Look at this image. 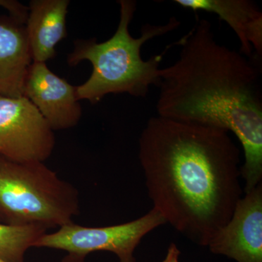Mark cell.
Instances as JSON below:
<instances>
[{"label":"cell","mask_w":262,"mask_h":262,"mask_svg":"<svg viewBox=\"0 0 262 262\" xmlns=\"http://www.w3.org/2000/svg\"><path fill=\"white\" fill-rule=\"evenodd\" d=\"M241 155L227 131L151 117L139 157L153 208L184 237L208 246L242 198Z\"/></svg>","instance_id":"obj_1"},{"label":"cell","mask_w":262,"mask_h":262,"mask_svg":"<svg viewBox=\"0 0 262 262\" xmlns=\"http://www.w3.org/2000/svg\"><path fill=\"white\" fill-rule=\"evenodd\" d=\"M179 56L160 69L158 116L232 133L244 154V192L262 180L261 67L215 39L211 24L196 18L179 39Z\"/></svg>","instance_id":"obj_2"},{"label":"cell","mask_w":262,"mask_h":262,"mask_svg":"<svg viewBox=\"0 0 262 262\" xmlns=\"http://www.w3.org/2000/svg\"><path fill=\"white\" fill-rule=\"evenodd\" d=\"M120 18L118 27L108 40L97 42L96 39L75 42V48L67 57V63L75 67L81 61H89L93 72L84 83L76 86L79 101L89 100L99 102L110 94H130L134 97H145L152 85L159 83L160 65L166 51L144 61L141 50L144 43L175 30L180 22L172 17L162 25L146 24L141 36L135 38L129 32V25L136 10V2L120 0Z\"/></svg>","instance_id":"obj_3"},{"label":"cell","mask_w":262,"mask_h":262,"mask_svg":"<svg viewBox=\"0 0 262 262\" xmlns=\"http://www.w3.org/2000/svg\"><path fill=\"white\" fill-rule=\"evenodd\" d=\"M80 194L44 163H17L0 155V223L54 228L80 213Z\"/></svg>","instance_id":"obj_4"},{"label":"cell","mask_w":262,"mask_h":262,"mask_svg":"<svg viewBox=\"0 0 262 262\" xmlns=\"http://www.w3.org/2000/svg\"><path fill=\"white\" fill-rule=\"evenodd\" d=\"M165 224V218L155 208L141 218L121 225L86 227L72 222L56 232H46L34 247L63 250L83 256L94 251H110L116 254L120 262H136L134 253L141 239Z\"/></svg>","instance_id":"obj_5"},{"label":"cell","mask_w":262,"mask_h":262,"mask_svg":"<svg viewBox=\"0 0 262 262\" xmlns=\"http://www.w3.org/2000/svg\"><path fill=\"white\" fill-rule=\"evenodd\" d=\"M56 145L54 132L25 96H0V155L17 163H44Z\"/></svg>","instance_id":"obj_6"},{"label":"cell","mask_w":262,"mask_h":262,"mask_svg":"<svg viewBox=\"0 0 262 262\" xmlns=\"http://www.w3.org/2000/svg\"><path fill=\"white\" fill-rule=\"evenodd\" d=\"M245 194L208 246L237 262H262V183Z\"/></svg>","instance_id":"obj_7"},{"label":"cell","mask_w":262,"mask_h":262,"mask_svg":"<svg viewBox=\"0 0 262 262\" xmlns=\"http://www.w3.org/2000/svg\"><path fill=\"white\" fill-rule=\"evenodd\" d=\"M24 96L35 106L53 131L75 127L82 117L76 86L53 73L44 62H32Z\"/></svg>","instance_id":"obj_8"},{"label":"cell","mask_w":262,"mask_h":262,"mask_svg":"<svg viewBox=\"0 0 262 262\" xmlns=\"http://www.w3.org/2000/svg\"><path fill=\"white\" fill-rule=\"evenodd\" d=\"M182 8L215 13L235 33L241 43L239 52L252 57L253 50L262 56V13L249 0H175Z\"/></svg>","instance_id":"obj_9"},{"label":"cell","mask_w":262,"mask_h":262,"mask_svg":"<svg viewBox=\"0 0 262 262\" xmlns=\"http://www.w3.org/2000/svg\"><path fill=\"white\" fill-rule=\"evenodd\" d=\"M32 62L26 24L10 16L0 18V96H24Z\"/></svg>","instance_id":"obj_10"},{"label":"cell","mask_w":262,"mask_h":262,"mask_svg":"<svg viewBox=\"0 0 262 262\" xmlns=\"http://www.w3.org/2000/svg\"><path fill=\"white\" fill-rule=\"evenodd\" d=\"M69 0H32L26 22L27 37L34 62L56 56L58 42L67 37Z\"/></svg>","instance_id":"obj_11"},{"label":"cell","mask_w":262,"mask_h":262,"mask_svg":"<svg viewBox=\"0 0 262 262\" xmlns=\"http://www.w3.org/2000/svg\"><path fill=\"white\" fill-rule=\"evenodd\" d=\"M39 225L15 227L0 223V258L6 262H24L29 248L47 232Z\"/></svg>","instance_id":"obj_12"},{"label":"cell","mask_w":262,"mask_h":262,"mask_svg":"<svg viewBox=\"0 0 262 262\" xmlns=\"http://www.w3.org/2000/svg\"><path fill=\"white\" fill-rule=\"evenodd\" d=\"M0 7L9 12L10 17L26 24L28 17L29 9L21 3L14 0H0Z\"/></svg>","instance_id":"obj_13"},{"label":"cell","mask_w":262,"mask_h":262,"mask_svg":"<svg viewBox=\"0 0 262 262\" xmlns=\"http://www.w3.org/2000/svg\"><path fill=\"white\" fill-rule=\"evenodd\" d=\"M179 256H180V251L179 248H177L176 244H170L166 256L163 262H179Z\"/></svg>","instance_id":"obj_14"},{"label":"cell","mask_w":262,"mask_h":262,"mask_svg":"<svg viewBox=\"0 0 262 262\" xmlns=\"http://www.w3.org/2000/svg\"><path fill=\"white\" fill-rule=\"evenodd\" d=\"M84 258H85V256L69 253L67 256L63 258L62 262H85L84 261Z\"/></svg>","instance_id":"obj_15"},{"label":"cell","mask_w":262,"mask_h":262,"mask_svg":"<svg viewBox=\"0 0 262 262\" xmlns=\"http://www.w3.org/2000/svg\"><path fill=\"white\" fill-rule=\"evenodd\" d=\"M0 262H6V261H3V260H2L1 258H0Z\"/></svg>","instance_id":"obj_16"}]
</instances>
